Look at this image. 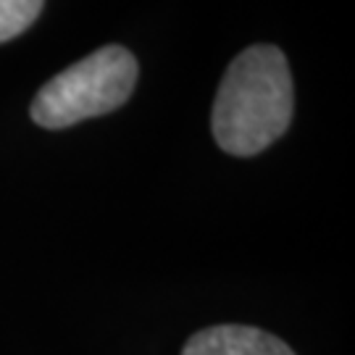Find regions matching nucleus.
Wrapping results in <instances>:
<instances>
[{
    "label": "nucleus",
    "mask_w": 355,
    "mask_h": 355,
    "mask_svg": "<svg viewBox=\"0 0 355 355\" xmlns=\"http://www.w3.org/2000/svg\"><path fill=\"white\" fill-rule=\"evenodd\" d=\"M292 111L295 87L284 53L274 45H253L229 64L216 89L214 140L229 155H258L290 129Z\"/></svg>",
    "instance_id": "obj_1"
},
{
    "label": "nucleus",
    "mask_w": 355,
    "mask_h": 355,
    "mask_svg": "<svg viewBox=\"0 0 355 355\" xmlns=\"http://www.w3.org/2000/svg\"><path fill=\"white\" fill-rule=\"evenodd\" d=\"M182 355H295V350L263 329L224 324L195 331Z\"/></svg>",
    "instance_id": "obj_3"
},
{
    "label": "nucleus",
    "mask_w": 355,
    "mask_h": 355,
    "mask_svg": "<svg viewBox=\"0 0 355 355\" xmlns=\"http://www.w3.org/2000/svg\"><path fill=\"white\" fill-rule=\"evenodd\" d=\"M140 66L124 45H105L51 76L32 101V121L66 129L95 116L114 114L132 98Z\"/></svg>",
    "instance_id": "obj_2"
},
{
    "label": "nucleus",
    "mask_w": 355,
    "mask_h": 355,
    "mask_svg": "<svg viewBox=\"0 0 355 355\" xmlns=\"http://www.w3.org/2000/svg\"><path fill=\"white\" fill-rule=\"evenodd\" d=\"M45 0H0V42L19 37L37 21Z\"/></svg>",
    "instance_id": "obj_4"
}]
</instances>
